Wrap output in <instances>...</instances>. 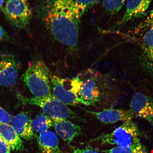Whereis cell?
<instances>
[{
	"label": "cell",
	"mask_w": 153,
	"mask_h": 153,
	"mask_svg": "<svg viewBox=\"0 0 153 153\" xmlns=\"http://www.w3.org/2000/svg\"><path fill=\"white\" fill-rule=\"evenodd\" d=\"M44 11V20L53 37L69 48L75 47L83 14L65 0H48Z\"/></svg>",
	"instance_id": "6da1fadb"
},
{
	"label": "cell",
	"mask_w": 153,
	"mask_h": 153,
	"mask_svg": "<svg viewBox=\"0 0 153 153\" xmlns=\"http://www.w3.org/2000/svg\"><path fill=\"white\" fill-rule=\"evenodd\" d=\"M103 79L100 72L88 69L70 80L71 89L79 97L82 104L94 105L104 94L105 84Z\"/></svg>",
	"instance_id": "7a4b0ae2"
},
{
	"label": "cell",
	"mask_w": 153,
	"mask_h": 153,
	"mask_svg": "<svg viewBox=\"0 0 153 153\" xmlns=\"http://www.w3.org/2000/svg\"><path fill=\"white\" fill-rule=\"evenodd\" d=\"M51 74L43 61L36 60L28 66L23 76L24 83L34 97H43L52 94Z\"/></svg>",
	"instance_id": "3957f363"
},
{
	"label": "cell",
	"mask_w": 153,
	"mask_h": 153,
	"mask_svg": "<svg viewBox=\"0 0 153 153\" xmlns=\"http://www.w3.org/2000/svg\"><path fill=\"white\" fill-rule=\"evenodd\" d=\"M17 97L19 102L22 104L39 107L53 122L69 119L81 120L79 116L52 94L43 97H27L20 94H17Z\"/></svg>",
	"instance_id": "277c9868"
},
{
	"label": "cell",
	"mask_w": 153,
	"mask_h": 153,
	"mask_svg": "<svg viewBox=\"0 0 153 153\" xmlns=\"http://www.w3.org/2000/svg\"><path fill=\"white\" fill-rule=\"evenodd\" d=\"M95 140L102 144L115 145L116 146L121 147L141 144L138 128L133 120L123 122L111 132L97 137Z\"/></svg>",
	"instance_id": "5b68a950"
},
{
	"label": "cell",
	"mask_w": 153,
	"mask_h": 153,
	"mask_svg": "<svg viewBox=\"0 0 153 153\" xmlns=\"http://www.w3.org/2000/svg\"><path fill=\"white\" fill-rule=\"evenodd\" d=\"M1 9L6 19L15 28L22 29L29 24L32 13L28 0H7Z\"/></svg>",
	"instance_id": "8992f818"
},
{
	"label": "cell",
	"mask_w": 153,
	"mask_h": 153,
	"mask_svg": "<svg viewBox=\"0 0 153 153\" xmlns=\"http://www.w3.org/2000/svg\"><path fill=\"white\" fill-rule=\"evenodd\" d=\"M19 71V63L13 55L0 53V86L7 87L16 84Z\"/></svg>",
	"instance_id": "52a82bcc"
},
{
	"label": "cell",
	"mask_w": 153,
	"mask_h": 153,
	"mask_svg": "<svg viewBox=\"0 0 153 153\" xmlns=\"http://www.w3.org/2000/svg\"><path fill=\"white\" fill-rule=\"evenodd\" d=\"M129 110L135 117L153 125V100L150 97L139 92L136 93L131 99Z\"/></svg>",
	"instance_id": "ba28073f"
},
{
	"label": "cell",
	"mask_w": 153,
	"mask_h": 153,
	"mask_svg": "<svg viewBox=\"0 0 153 153\" xmlns=\"http://www.w3.org/2000/svg\"><path fill=\"white\" fill-rule=\"evenodd\" d=\"M52 94L55 98L66 105L82 104L77 95L65 85L66 79L58 76H51V78Z\"/></svg>",
	"instance_id": "9c48e42d"
},
{
	"label": "cell",
	"mask_w": 153,
	"mask_h": 153,
	"mask_svg": "<svg viewBox=\"0 0 153 153\" xmlns=\"http://www.w3.org/2000/svg\"><path fill=\"white\" fill-rule=\"evenodd\" d=\"M102 123L111 124L119 121L124 122L132 120L135 117L129 110L110 108L105 109L101 111L94 112L87 111Z\"/></svg>",
	"instance_id": "30bf717a"
},
{
	"label": "cell",
	"mask_w": 153,
	"mask_h": 153,
	"mask_svg": "<svg viewBox=\"0 0 153 153\" xmlns=\"http://www.w3.org/2000/svg\"><path fill=\"white\" fill-rule=\"evenodd\" d=\"M152 0H126L125 13L118 25H122L129 21L141 17L148 9Z\"/></svg>",
	"instance_id": "8fae6325"
},
{
	"label": "cell",
	"mask_w": 153,
	"mask_h": 153,
	"mask_svg": "<svg viewBox=\"0 0 153 153\" xmlns=\"http://www.w3.org/2000/svg\"><path fill=\"white\" fill-rule=\"evenodd\" d=\"M31 120L27 114L22 112L12 117L11 125L20 137L26 140H30L34 136Z\"/></svg>",
	"instance_id": "7c38bea8"
},
{
	"label": "cell",
	"mask_w": 153,
	"mask_h": 153,
	"mask_svg": "<svg viewBox=\"0 0 153 153\" xmlns=\"http://www.w3.org/2000/svg\"><path fill=\"white\" fill-rule=\"evenodd\" d=\"M55 131L65 142L71 143L81 133L79 126L73 123L69 120H63L53 122Z\"/></svg>",
	"instance_id": "4fadbf2b"
},
{
	"label": "cell",
	"mask_w": 153,
	"mask_h": 153,
	"mask_svg": "<svg viewBox=\"0 0 153 153\" xmlns=\"http://www.w3.org/2000/svg\"><path fill=\"white\" fill-rule=\"evenodd\" d=\"M0 136L8 144L11 150L20 152L24 150L22 140L11 124L0 122Z\"/></svg>",
	"instance_id": "5bb4252c"
},
{
	"label": "cell",
	"mask_w": 153,
	"mask_h": 153,
	"mask_svg": "<svg viewBox=\"0 0 153 153\" xmlns=\"http://www.w3.org/2000/svg\"><path fill=\"white\" fill-rule=\"evenodd\" d=\"M37 142L40 153H60L58 138L53 132L48 131L39 134Z\"/></svg>",
	"instance_id": "9a60e30c"
},
{
	"label": "cell",
	"mask_w": 153,
	"mask_h": 153,
	"mask_svg": "<svg viewBox=\"0 0 153 153\" xmlns=\"http://www.w3.org/2000/svg\"><path fill=\"white\" fill-rule=\"evenodd\" d=\"M147 30L142 38V46L150 72L153 74V26Z\"/></svg>",
	"instance_id": "2e32d148"
},
{
	"label": "cell",
	"mask_w": 153,
	"mask_h": 153,
	"mask_svg": "<svg viewBox=\"0 0 153 153\" xmlns=\"http://www.w3.org/2000/svg\"><path fill=\"white\" fill-rule=\"evenodd\" d=\"M52 119L45 114H41L31 120V125L33 132L39 134L45 132L53 126Z\"/></svg>",
	"instance_id": "e0dca14e"
},
{
	"label": "cell",
	"mask_w": 153,
	"mask_h": 153,
	"mask_svg": "<svg viewBox=\"0 0 153 153\" xmlns=\"http://www.w3.org/2000/svg\"><path fill=\"white\" fill-rule=\"evenodd\" d=\"M105 153H148L141 144L128 147L116 146L103 151Z\"/></svg>",
	"instance_id": "ac0fdd59"
},
{
	"label": "cell",
	"mask_w": 153,
	"mask_h": 153,
	"mask_svg": "<svg viewBox=\"0 0 153 153\" xmlns=\"http://www.w3.org/2000/svg\"><path fill=\"white\" fill-rule=\"evenodd\" d=\"M126 1V0H103L102 5L109 14L114 15L119 12Z\"/></svg>",
	"instance_id": "d6986e66"
},
{
	"label": "cell",
	"mask_w": 153,
	"mask_h": 153,
	"mask_svg": "<svg viewBox=\"0 0 153 153\" xmlns=\"http://www.w3.org/2000/svg\"><path fill=\"white\" fill-rule=\"evenodd\" d=\"M83 14L91 8L99 0H66Z\"/></svg>",
	"instance_id": "ffe728a7"
},
{
	"label": "cell",
	"mask_w": 153,
	"mask_h": 153,
	"mask_svg": "<svg viewBox=\"0 0 153 153\" xmlns=\"http://www.w3.org/2000/svg\"><path fill=\"white\" fill-rule=\"evenodd\" d=\"M12 116L0 105V122L9 124L10 123Z\"/></svg>",
	"instance_id": "44dd1931"
},
{
	"label": "cell",
	"mask_w": 153,
	"mask_h": 153,
	"mask_svg": "<svg viewBox=\"0 0 153 153\" xmlns=\"http://www.w3.org/2000/svg\"><path fill=\"white\" fill-rule=\"evenodd\" d=\"M72 153H100L97 149L91 147L85 149L76 148L73 150Z\"/></svg>",
	"instance_id": "7402d4cb"
},
{
	"label": "cell",
	"mask_w": 153,
	"mask_h": 153,
	"mask_svg": "<svg viewBox=\"0 0 153 153\" xmlns=\"http://www.w3.org/2000/svg\"><path fill=\"white\" fill-rule=\"evenodd\" d=\"M11 150L10 147L0 136V153H10Z\"/></svg>",
	"instance_id": "603a6c76"
},
{
	"label": "cell",
	"mask_w": 153,
	"mask_h": 153,
	"mask_svg": "<svg viewBox=\"0 0 153 153\" xmlns=\"http://www.w3.org/2000/svg\"><path fill=\"white\" fill-rule=\"evenodd\" d=\"M8 39V36L6 32L0 25V42L5 41Z\"/></svg>",
	"instance_id": "cb8c5ba5"
},
{
	"label": "cell",
	"mask_w": 153,
	"mask_h": 153,
	"mask_svg": "<svg viewBox=\"0 0 153 153\" xmlns=\"http://www.w3.org/2000/svg\"><path fill=\"white\" fill-rule=\"evenodd\" d=\"M146 23L150 27L153 26V7L146 20Z\"/></svg>",
	"instance_id": "d4e9b609"
},
{
	"label": "cell",
	"mask_w": 153,
	"mask_h": 153,
	"mask_svg": "<svg viewBox=\"0 0 153 153\" xmlns=\"http://www.w3.org/2000/svg\"><path fill=\"white\" fill-rule=\"evenodd\" d=\"M5 0H0V8H2L3 5L4 3Z\"/></svg>",
	"instance_id": "484cf974"
}]
</instances>
